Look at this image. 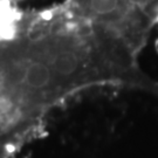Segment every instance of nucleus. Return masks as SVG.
I'll return each mask as SVG.
<instances>
[{
	"mask_svg": "<svg viewBox=\"0 0 158 158\" xmlns=\"http://www.w3.org/2000/svg\"><path fill=\"white\" fill-rule=\"evenodd\" d=\"M79 5L89 23L121 34L139 51L141 44L136 40L128 25L137 20L125 0H79Z\"/></svg>",
	"mask_w": 158,
	"mask_h": 158,
	"instance_id": "obj_1",
	"label": "nucleus"
}]
</instances>
